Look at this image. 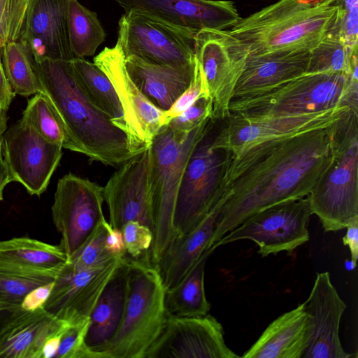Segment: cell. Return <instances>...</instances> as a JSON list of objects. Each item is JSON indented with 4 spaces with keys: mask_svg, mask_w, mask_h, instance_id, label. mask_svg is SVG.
<instances>
[{
    "mask_svg": "<svg viewBox=\"0 0 358 358\" xmlns=\"http://www.w3.org/2000/svg\"><path fill=\"white\" fill-rule=\"evenodd\" d=\"M109 222L103 217L83 244L69 257L68 264L75 269L86 268L101 263L113 255L106 248Z\"/></svg>",
    "mask_w": 358,
    "mask_h": 358,
    "instance_id": "d590c367",
    "label": "cell"
},
{
    "mask_svg": "<svg viewBox=\"0 0 358 358\" xmlns=\"http://www.w3.org/2000/svg\"><path fill=\"white\" fill-rule=\"evenodd\" d=\"M358 46L346 44L333 27L310 50L306 73H336L358 80Z\"/></svg>",
    "mask_w": 358,
    "mask_h": 358,
    "instance_id": "4dcf8cb0",
    "label": "cell"
},
{
    "mask_svg": "<svg viewBox=\"0 0 358 358\" xmlns=\"http://www.w3.org/2000/svg\"><path fill=\"white\" fill-rule=\"evenodd\" d=\"M308 338L302 358H350L340 339V324L346 304L331 282L329 272L317 273L308 298Z\"/></svg>",
    "mask_w": 358,
    "mask_h": 358,
    "instance_id": "ffe728a7",
    "label": "cell"
},
{
    "mask_svg": "<svg viewBox=\"0 0 358 358\" xmlns=\"http://www.w3.org/2000/svg\"><path fill=\"white\" fill-rule=\"evenodd\" d=\"M212 110L213 105L210 96L203 95L166 125L176 138L185 139L203 120L211 118Z\"/></svg>",
    "mask_w": 358,
    "mask_h": 358,
    "instance_id": "74e56055",
    "label": "cell"
},
{
    "mask_svg": "<svg viewBox=\"0 0 358 358\" xmlns=\"http://www.w3.org/2000/svg\"><path fill=\"white\" fill-rule=\"evenodd\" d=\"M338 120L231 153L217 201L211 250L252 215L310 193L334 159Z\"/></svg>",
    "mask_w": 358,
    "mask_h": 358,
    "instance_id": "6da1fadb",
    "label": "cell"
},
{
    "mask_svg": "<svg viewBox=\"0 0 358 358\" xmlns=\"http://www.w3.org/2000/svg\"><path fill=\"white\" fill-rule=\"evenodd\" d=\"M20 308V306H15L0 301V327L13 312Z\"/></svg>",
    "mask_w": 358,
    "mask_h": 358,
    "instance_id": "c3c4849f",
    "label": "cell"
},
{
    "mask_svg": "<svg viewBox=\"0 0 358 358\" xmlns=\"http://www.w3.org/2000/svg\"><path fill=\"white\" fill-rule=\"evenodd\" d=\"M106 248L112 254L125 253L121 229L113 228L109 224L106 238Z\"/></svg>",
    "mask_w": 358,
    "mask_h": 358,
    "instance_id": "bcb514c9",
    "label": "cell"
},
{
    "mask_svg": "<svg viewBox=\"0 0 358 358\" xmlns=\"http://www.w3.org/2000/svg\"><path fill=\"white\" fill-rule=\"evenodd\" d=\"M69 257L59 245L27 237L0 241V270L56 279Z\"/></svg>",
    "mask_w": 358,
    "mask_h": 358,
    "instance_id": "484cf974",
    "label": "cell"
},
{
    "mask_svg": "<svg viewBox=\"0 0 358 358\" xmlns=\"http://www.w3.org/2000/svg\"><path fill=\"white\" fill-rule=\"evenodd\" d=\"M358 112L338 122L334 159L308 195L324 231L345 229L358 220Z\"/></svg>",
    "mask_w": 358,
    "mask_h": 358,
    "instance_id": "52a82bcc",
    "label": "cell"
},
{
    "mask_svg": "<svg viewBox=\"0 0 358 358\" xmlns=\"http://www.w3.org/2000/svg\"><path fill=\"white\" fill-rule=\"evenodd\" d=\"M127 71L140 91L157 108L166 111L187 90L194 76L192 65L173 66L147 62L134 56L124 57Z\"/></svg>",
    "mask_w": 358,
    "mask_h": 358,
    "instance_id": "603a6c76",
    "label": "cell"
},
{
    "mask_svg": "<svg viewBox=\"0 0 358 358\" xmlns=\"http://www.w3.org/2000/svg\"><path fill=\"white\" fill-rule=\"evenodd\" d=\"M210 117L185 139L176 138L168 125L161 127L150 145L153 196V240L149 253L156 265L176 238L174 213L187 162L203 136Z\"/></svg>",
    "mask_w": 358,
    "mask_h": 358,
    "instance_id": "8992f818",
    "label": "cell"
},
{
    "mask_svg": "<svg viewBox=\"0 0 358 358\" xmlns=\"http://www.w3.org/2000/svg\"><path fill=\"white\" fill-rule=\"evenodd\" d=\"M150 146L120 165L103 187L110 224L121 229L137 221L153 230V196Z\"/></svg>",
    "mask_w": 358,
    "mask_h": 358,
    "instance_id": "5bb4252c",
    "label": "cell"
},
{
    "mask_svg": "<svg viewBox=\"0 0 358 358\" xmlns=\"http://www.w3.org/2000/svg\"><path fill=\"white\" fill-rule=\"evenodd\" d=\"M94 63L112 82L122 108L131 146L136 154L141 152L150 146L161 129L164 111L154 106L132 81L117 43L113 48H105L94 58Z\"/></svg>",
    "mask_w": 358,
    "mask_h": 358,
    "instance_id": "ac0fdd59",
    "label": "cell"
},
{
    "mask_svg": "<svg viewBox=\"0 0 358 358\" xmlns=\"http://www.w3.org/2000/svg\"><path fill=\"white\" fill-rule=\"evenodd\" d=\"M194 52L212 101L211 119L223 120L249 51L229 30L203 29L195 34Z\"/></svg>",
    "mask_w": 358,
    "mask_h": 358,
    "instance_id": "30bf717a",
    "label": "cell"
},
{
    "mask_svg": "<svg viewBox=\"0 0 358 358\" xmlns=\"http://www.w3.org/2000/svg\"><path fill=\"white\" fill-rule=\"evenodd\" d=\"M103 187L71 173L57 184L53 222L62 235L59 246L70 257L103 218Z\"/></svg>",
    "mask_w": 358,
    "mask_h": 358,
    "instance_id": "4fadbf2b",
    "label": "cell"
},
{
    "mask_svg": "<svg viewBox=\"0 0 358 358\" xmlns=\"http://www.w3.org/2000/svg\"><path fill=\"white\" fill-rule=\"evenodd\" d=\"M62 148L45 139L22 119L8 129L3 140L4 158L13 181L38 196L46 190L61 160Z\"/></svg>",
    "mask_w": 358,
    "mask_h": 358,
    "instance_id": "9a60e30c",
    "label": "cell"
},
{
    "mask_svg": "<svg viewBox=\"0 0 358 358\" xmlns=\"http://www.w3.org/2000/svg\"><path fill=\"white\" fill-rule=\"evenodd\" d=\"M210 252H206L185 278L176 286L166 289L165 306L169 314L179 317H197L208 314L204 275L205 265Z\"/></svg>",
    "mask_w": 358,
    "mask_h": 358,
    "instance_id": "f546056e",
    "label": "cell"
},
{
    "mask_svg": "<svg viewBox=\"0 0 358 358\" xmlns=\"http://www.w3.org/2000/svg\"><path fill=\"white\" fill-rule=\"evenodd\" d=\"M70 0H34L24 34L20 41L35 61L76 58L69 36Z\"/></svg>",
    "mask_w": 358,
    "mask_h": 358,
    "instance_id": "44dd1931",
    "label": "cell"
},
{
    "mask_svg": "<svg viewBox=\"0 0 358 358\" xmlns=\"http://www.w3.org/2000/svg\"><path fill=\"white\" fill-rule=\"evenodd\" d=\"M218 120L211 118L185 169L176 203V237L193 229L211 210L219 198L231 152L213 146Z\"/></svg>",
    "mask_w": 358,
    "mask_h": 358,
    "instance_id": "ba28073f",
    "label": "cell"
},
{
    "mask_svg": "<svg viewBox=\"0 0 358 358\" xmlns=\"http://www.w3.org/2000/svg\"><path fill=\"white\" fill-rule=\"evenodd\" d=\"M241 357L226 344L224 330L210 314L197 317L170 315L145 358Z\"/></svg>",
    "mask_w": 358,
    "mask_h": 358,
    "instance_id": "e0dca14e",
    "label": "cell"
},
{
    "mask_svg": "<svg viewBox=\"0 0 358 358\" xmlns=\"http://www.w3.org/2000/svg\"><path fill=\"white\" fill-rule=\"evenodd\" d=\"M55 280L0 270V301L20 306L24 296L31 290Z\"/></svg>",
    "mask_w": 358,
    "mask_h": 358,
    "instance_id": "8d00e7d4",
    "label": "cell"
},
{
    "mask_svg": "<svg viewBox=\"0 0 358 358\" xmlns=\"http://www.w3.org/2000/svg\"><path fill=\"white\" fill-rule=\"evenodd\" d=\"M127 262L128 293L122 323L113 338L94 352L95 358H145L165 324L166 287L149 250L137 258L127 256Z\"/></svg>",
    "mask_w": 358,
    "mask_h": 358,
    "instance_id": "277c9868",
    "label": "cell"
},
{
    "mask_svg": "<svg viewBox=\"0 0 358 358\" xmlns=\"http://www.w3.org/2000/svg\"><path fill=\"white\" fill-rule=\"evenodd\" d=\"M209 96L208 88L202 70L195 58L194 76L187 90L176 99L171 108L164 111L160 122L161 126H165L175 117L179 115L200 96Z\"/></svg>",
    "mask_w": 358,
    "mask_h": 358,
    "instance_id": "ab89813d",
    "label": "cell"
},
{
    "mask_svg": "<svg viewBox=\"0 0 358 358\" xmlns=\"http://www.w3.org/2000/svg\"><path fill=\"white\" fill-rule=\"evenodd\" d=\"M3 66L15 94L29 96L39 92L31 54L20 41L7 43L1 49Z\"/></svg>",
    "mask_w": 358,
    "mask_h": 358,
    "instance_id": "d6a6232c",
    "label": "cell"
},
{
    "mask_svg": "<svg viewBox=\"0 0 358 358\" xmlns=\"http://www.w3.org/2000/svg\"><path fill=\"white\" fill-rule=\"evenodd\" d=\"M218 210L219 206L216 203L193 229L175 238L155 265L166 289L178 285L206 252H213L211 243Z\"/></svg>",
    "mask_w": 358,
    "mask_h": 358,
    "instance_id": "d4e9b609",
    "label": "cell"
},
{
    "mask_svg": "<svg viewBox=\"0 0 358 358\" xmlns=\"http://www.w3.org/2000/svg\"><path fill=\"white\" fill-rule=\"evenodd\" d=\"M313 215L308 196L262 210L242 222L215 245L241 240L253 241L263 257L281 252L291 253L310 239L308 229Z\"/></svg>",
    "mask_w": 358,
    "mask_h": 358,
    "instance_id": "9c48e42d",
    "label": "cell"
},
{
    "mask_svg": "<svg viewBox=\"0 0 358 358\" xmlns=\"http://www.w3.org/2000/svg\"><path fill=\"white\" fill-rule=\"evenodd\" d=\"M341 106L358 111V80L343 74L305 73L280 85L233 97L229 115L304 114Z\"/></svg>",
    "mask_w": 358,
    "mask_h": 358,
    "instance_id": "5b68a950",
    "label": "cell"
},
{
    "mask_svg": "<svg viewBox=\"0 0 358 358\" xmlns=\"http://www.w3.org/2000/svg\"><path fill=\"white\" fill-rule=\"evenodd\" d=\"M127 293L128 262L126 255L90 314L85 342L93 352L108 343L119 329L124 317Z\"/></svg>",
    "mask_w": 358,
    "mask_h": 358,
    "instance_id": "83f0119b",
    "label": "cell"
},
{
    "mask_svg": "<svg viewBox=\"0 0 358 358\" xmlns=\"http://www.w3.org/2000/svg\"><path fill=\"white\" fill-rule=\"evenodd\" d=\"M309 58L308 50L248 55L233 97L280 85L306 73Z\"/></svg>",
    "mask_w": 358,
    "mask_h": 358,
    "instance_id": "7402d4cb",
    "label": "cell"
},
{
    "mask_svg": "<svg viewBox=\"0 0 358 358\" xmlns=\"http://www.w3.org/2000/svg\"><path fill=\"white\" fill-rule=\"evenodd\" d=\"M134 12L196 34L203 29L231 28L241 17L229 0H115Z\"/></svg>",
    "mask_w": 358,
    "mask_h": 358,
    "instance_id": "d6986e66",
    "label": "cell"
},
{
    "mask_svg": "<svg viewBox=\"0 0 358 358\" xmlns=\"http://www.w3.org/2000/svg\"><path fill=\"white\" fill-rule=\"evenodd\" d=\"M58 322L43 307L13 312L0 327V358H41L43 344Z\"/></svg>",
    "mask_w": 358,
    "mask_h": 358,
    "instance_id": "cb8c5ba5",
    "label": "cell"
},
{
    "mask_svg": "<svg viewBox=\"0 0 358 358\" xmlns=\"http://www.w3.org/2000/svg\"><path fill=\"white\" fill-rule=\"evenodd\" d=\"M34 0H0V49L23 37Z\"/></svg>",
    "mask_w": 358,
    "mask_h": 358,
    "instance_id": "e575fe53",
    "label": "cell"
},
{
    "mask_svg": "<svg viewBox=\"0 0 358 358\" xmlns=\"http://www.w3.org/2000/svg\"><path fill=\"white\" fill-rule=\"evenodd\" d=\"M338 17L334 28L348 45L358 46V0H334Z\"/></svg>",
    "mask_w": 358,
    "mask_h": 358,
    "instance_id": "60d3db41",
    "label": "cell"
},
{
    "mask_svg": "<svg viewBox=\"0 0 358 358\" xmlns=\"http://www.w3.org/2000/svg\"><path fill=\"white\" fill-rule=\"evenodd\" d=\"M54 284L55 280L38 286L31 290L24 296L20 304V308L26 311H34L43 308L50 296Z\"/></svg>",
    "mask_w": 358,
    "mask_h": 358,
    "instance_id": "7bdbcfd3",
    "label": "cell"
},
{
    "mask_svg": "<svg viewBox=\"0 0 358 358\" xmlns=\"http://www.w3.org/2000/svg\"><path fill=\"white\" fill-rule=\"evenodd\" d=\"M70 62L80 86L89 99L117 127L126 132L122 108L108 76L96 64L84 58L76 57Z\"/></svg>",
    "mask_w": 358,
    "mask_h": 358,
    "instance_id": "f1b7e54d",
    "label": "cell"
},
{
    "mask_svg": "<svg viewBox=\"0 0 358 358\" xmlns=\"http://www.w3.org/2000/svg\"><path fill=\"white\" fill-rule=\"evenodd\" d=\"M21 119L45 139L65 148L66 138L64 131L42 93L38 92L28 100Z\"/></svg>",
    "mask_w": 358,
    "mask_h": 358,
    "instance_id": "836d02e7",
    "label": "cell"
},
{
    "mask_svg": "<svg viewBox=\"0 0 358 358\" xmlns=\"http://www.w3.org/2000/svg\"><path fill=\"white\" fill-rule=\"evenodd\" d=\"M33 64L38 92L45 96L64 131L65 149L85 155L90 162L112 166L137 155L126 132L85 94L70 61L33 59Z\"/></svg>",
    "mask_w": 358,
    "mask_h": 358,
    "instance_id": "7a4b0ae2",
    "label": "cell"
},
{
    "mask_svg": "<svg viewBox=\"0 0 358 358\" xmlns=\"http://www.w3.org/2000/svg\"><path fill=\"white\" fill-rule=\"evenodd\" d=\"M6 110L0 108V201L3 199L4 187L13 181L3 155V134L6 131Z\"/></svg>",
    "mask_w": 358,
    "mask_h": 358,
    "instance_id": "ee69618b",
    "label": "cell"
},
{
    "mask_svg": "<svg viewBox=\"0 0 358 358\" xmlns=\"http://www.w3.org/2000/svg\"><path fill=\"white\" fill-rule=\"evenodd\" d=\"M350 109L348 106H341L304 114L229 115L219 120L213 146L236 154L261 142L329 127Z\"/></svg>",
    "mask_w": 358,
    "mask_h": 358,
    "instance_id": "7c38bea8",
    "label": "cell"
},
{
    "mask_svg": "<svg viewBox=\"0 0 358 358\" xmlns=\"http://www.w3.org/2000/svg\"><path fill=\"white\" fill-rule=\"evenodd\" d=\"M121 231L123 236L124 251L131 258H137L150 250L153 240L152 231L137 221L124 224Z\"/></svg>",
    "mask_w": 358,
    "mask_h": 358,
    "instance_id": "b9f144b4",
    "label": "cell"
},
{
    "mask_svg": "<svg viewBox=\"0 0 358 358\" xmlns=\"http://www.w3.org/2000/svg\"><path fill=\"white\" fill-rule=\"evenodd\" d=\"M345 229L347 231L343 238V243L349 248L352 268H355L358 259V220L351 223Z\"/></svg>",
    "mask_w": 358,
    "mask_h": 358,
    "instance_id": "f6af8a7d",
    "label": "cell"
},
{
    "mask_svg": "<svg viewBox=\"0 0 358 358\" xmlns=\"http://www.w3.org/2000/svg\"><path fill=\"white\" fill-rule=\"evenodd\" d=\"M195 33L181 29L134 12H127L118 22V38L124 57L173 66L192 65Z\"/></svg>",
    "mask_w": 358,
    "mask_h": 358,
    "instance_id": "8fae6325",
    "label": "cell"
},
{
    "mask_svg": "<svg viewBox=\"0 0 358 358\" xmlns=\"http://www.w3.org/2000/svg\"><path fill=\"white\" fill-rule=\"evenodd\" d=\"M334 0H279L241 20L231 34L249 55L315 48L335 26Z\"/></svg>",
    "mask_w": 358,
    "mask_h": 358,
    "instance_id": "3957f363",
    "label": "cell"
},
{
    "mask_svg": "<svg viewBox=\"0 0 358 358\" xmlns=\"http://www.w3.org/2000/svg\"><path fill=\"white\" fill-rule=\"evenodd\" d=\"M15 95L5 74L0 49V108L7 110Z\"/></svg>",
    "mask_w": 358,
    "mask_h": 358,
    "instance_id": "7dc6e473",
    "label": "cell"
},
{
    "mask_svg": "<svg viewBox=\"0 0 358 358\" xmlns=\"http://www.w3.org/2000/svg\"><path fill=\"white\" fill-rule=\"evenodd\" d=\"M125 257L126 253L115 254L83 269H75L67 263L55 280L43 308L69 324L90 319L100 295Z\"/></svg>",
    "mask_w": 358,
    "mask_h": 358,
    "instance_id": "2e32d148",
    "label": "cell"
},
{
    "mask_svg": "<svg viewBox=\"0 0 358 358\" xmlns=\"http://www.w3.org/2000/svg\"><path fill=\"white\" fill-rule=\"evenodd\" d=\"M305 303L273 320L246 350L244 358H302L308 338Z\"/></svg>",
    "mask_w": 358,
    "mask_h": 358,
    "instance_id": "4316f807",
    "label": "cell"
},
{
    "mask_svg": "<svg viewBox=\"0 0 358 358\" xmlns=\"http://www.w3.org/2000/svg\"><path fill=\"white\" fill-rule=\"evenodd\" d=\"M69 36L72 52L76 58L92 56L104 41L106 33L95 12L70 0Z\"/></svg>",
    "mask_w": 358,
    "mask_h": 358,
    "instance_id": "1f68e13d",
    "label": "cell"
},
{
    "mask_svg": "<svg viewBox=\"0 0 358 358\" xmlns=\"http://www.w3.org/2000/svg\"><path fill=\"white\" fill-rule=\"evenodd\" d=\"M90 319L70 324L64 331L55 358H94L85 342Z\"/></svg>",
    "mask_w": 358,
    "mask_h": 358,
    "instance_id": "f35d334b",
    "label": "cell"
}]
</instances>
